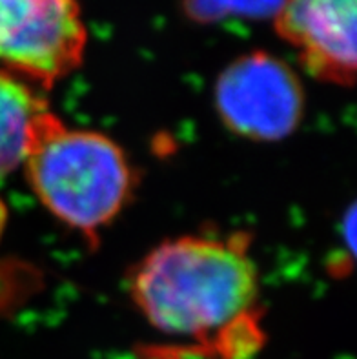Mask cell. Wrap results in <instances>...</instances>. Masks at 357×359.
<instances>
[{
	"instance_id": "obj_1",
	"label": "cell",
	"mask_w": 357,
	"mask_h": 359,
	"mask_svg": "<svg viewBox=\"0 0 357 359\" xmlns=\"http://www.w3.org/2000/svg\"><path fill=\"white\" fill-rule=\"evenodd\" d=\"M257 270L241 239L181 237L140 261L131 296L155 328L217 343L257 303Z\"/></svg>"
},
{
	"instance_id": "obj_2",
	"label": "cell",
	"mask_w": 357,
	"mask_h": 359,
	"mask_svg": "<svg viewBox=\"0 0 357 359\" xmlns=\"http://www.w3.org/2000/svg\"><path fill=\"white\" fill-rule=\"evenodd\" d=\"M24 164L46 208L88 236L108 224L130 196L131 170L121 148L97 132L72 130L50 109L33 128Z\"/></svg>"
},
{
	"instance_id": "obj_3",
	"label": "cell",
	"mask_w": 357,
	"mask_h": 359,
	"mask_svg": "<svg viewBox=\"0 0 357 359\" xmlns=\"http://www.w3.org/2000/svg\"><path fill=\"white\" fill-rule=\"evenodd\" d=\"M86 27L77 0H0V68L51 86L77 68Z\"/></svg>"
},
{
	"instance_id": "obj_4",
	"label": "cell",
	"mask_w": 357,
	"mask_h": 359,
	"mask_svg": "<svg viewBox=\"0 0 357 359\" xmlns=\"http://www.w3.org/2000/svg\"><path fill=\"white\" fill-rule=\"evenodd\" d=\"M215 106L237 135L277 141L294 132L301 121L303 88L286 64L255 51L221 73Z\"/></svg>"
},
{
	"instance_id": "obj_5",
	"label": "cell",
	"mask_w": 357,
	"mask_h": 359,
	"mask_svg": "<svg viewBox=\"0 0 357 359\" xmlns=\"http://www.w3.org/2000/svg\"><path fill=\"white\" fill-rule=\"evenodd\" d=\"M356 0H283L276 29L319 81L350 86L356 77Z\"/></svg>"
},
{
	"instance_id": "obj_6",
	"label": "cell",
	"mask_w": 357,
	"mask_h": 359,
	"mask_svg": "<svg viewBox=\"0 0 357 359\" xmlns=\"http://www.w3.org/2000/svg\"><path fill=\"white\" fill-rule=\"evenodd\" d=\"M46 111L42 97L15 73L0 68V172L24 163L33 128Z\"/></svg>"
},
{
	"instance_id": "obj_7",
	"label": "cell",
	"mask_w": 357,
	"mask_h": 359,
	"mask_svg": "<svg viewBox=\"0 0 357 359\" xmlns=\"http://www.w3.org/2000/svg\"><path fill=\"white\" fill-rule=\"evenodd\" d=\"M283 0H184L186 13L197 22H217L228 17L264 18L279 11Z\"/></svg>"
}]
</instances>
